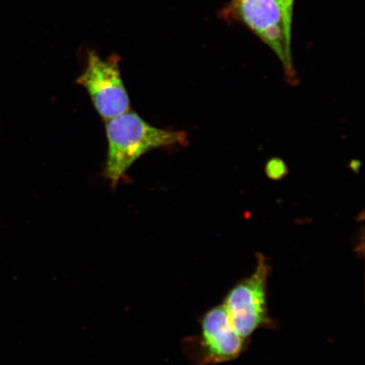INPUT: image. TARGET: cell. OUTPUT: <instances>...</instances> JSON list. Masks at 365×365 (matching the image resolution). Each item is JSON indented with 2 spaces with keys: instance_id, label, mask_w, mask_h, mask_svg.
<instances>
[{
  "instance_id": "cell-7",
  "label": "cell",
  "mask_w": 365,
  "mask_h": 365,
  "mask_svg": "<svg viewBox=\"0 0 365 365\" xmlns=\"http://www.w3.org/2000/svg\"><path fill=\"white\" fill-rule=\"evenodd\" d=\"M276 1L278 6H280L282 13H284L287 24L292 26L294 0H276Z\"/></svg>"
},
{
  "instance_id": "cell-1",
  "label": "cell",
  "mask_w": 365,
  "mask_h": 365,
  "mask_svg": "<svg viewBox=\"0 0 365 365\" xmlns=\"http://www.w3.org/2000/svg\"><path fill=\"white\" fill-rule=\"evenodd\" d=\"M105 122L108 154L103 175L113 189L145 153L189 145L185 131L160 129L148 124L135 112L128 111Z\"/></svg>"
},
{
  "instance_id": "cell-2",
  "label": "cell",
  "mask_w": 365,
  "mask_h": 365,
  "mask_svg": "<svg viewBox=\"0 0 365 365\" xmlns=\"http://www.w3.org/2000/svg\"><path fill=\"white\" fill-rule=\"evenodd\" d=\"M255 259L253 272L232 287L222 304L232 327L245 340L261 328L272 325L267 303L270 263L262 254H257Z\"/></svg>"
},
{
  "instance_id": "cell-6",
  "label": "cell",
  "mask_w": 365,
  "mask_h": 365,
  "mask_svg": "<svg viewBox=\"0 0 365 365\" xmlns=\"http://www.w3.org/2000/svg\"><path fill=\"white\" fill-rule=\"evenodd\" d=\"M289 168L281 158H274L267 162L264 167V173L272 180H281L289 175Z\"/></svg>"
},
{
  "instance_id": "cell-5",
  "label": "cell",
  "mask_w": 365,
  "mask_h": 365,
  "mask_svg": "<svg viewBox=\"0 0 365 365\" xmlns=\"http://www.w3.org/2000/svg\"><path fill=\"white\" fill-rule=\"evenodd\" d=\"M120 63L117 54L102 58L94 50H89L84 70L76 81L88 91L104 121L130 111V100L122 79Z\"/></svg>"
},
{
  "instance_id": "cell-3",
  "label": "cell",
  "mask_w": 365,
  "mask_h": 365,
  "mask_svg": "<svg viewBox=\"0 0 365 365\" xmlns=\"http://www.w3.org/2000/svg\"><path fill=\"white\" fill-rule=\"evenodd\" d=\"M237 17L270 48L284 67L286 80L299 84L292 56V26L276 0H232Z\"/></svg>"
},
{
  "instance_id": "cell-8",
  "label": "cell",
  "mask_w": 365,
  "mask_h": 365,
  "mask_svg": "<svg viewBox=\"0 0 365 365\" xmlns=\"http://www.w3.org/2000/svg\"><path fill=\"white\" fill-rule=\"evenodd\" d=\"M360 163L358 161H353L352 164H351V168H352V170H359Z\"/></svg>"
},
{
  "instance_id": "cell-4",
  "label": "cell",
  "mask_w": 365,
  "mask_h": 365,
  "mask_svg": "<svg viewBox=\"0 0 365 365\" xmlns=\"http://www.w3.org/2000/svg\"><path fill=\"white\" fill-rule=\"evenodd\" d=\"M199 335L182 340V352L195 365L232 361L243 352L246 340L232 327L222 304L207 310L200 319Z\"/></svg>"
}]
</instances>
